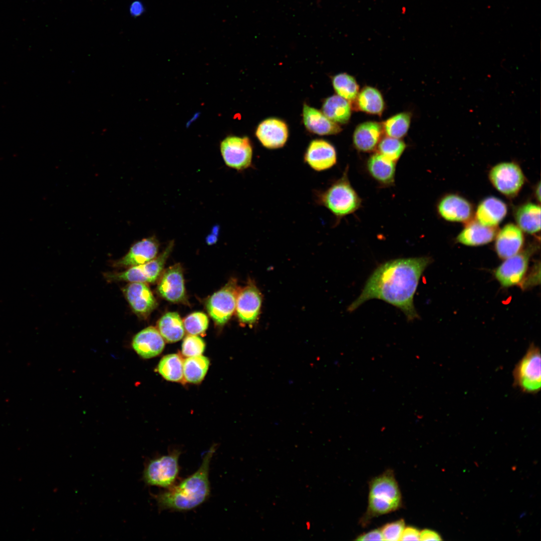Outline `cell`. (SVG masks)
Masks as SVG:
<instances>
[{
  "label": "cell",
  "instance_id": "1",
  "mask_svg": "<svg viewBox=\"0 0 541 541\" xmlns=\"http://www.w3.org/2000/svg\"><path fill=\"white\" fill-rule=\"evenodd\" d=\"M431 259L421 256L387 261L370 276L359 297L350 305L353 312L371 299L385 301L399 309L408 321L419 317L413 303L420 277Z\"/></svg>",
  "mask_w": 541,
  "mask_h": 541
},
{
  "label": "cell",
  "instance_id": "2",
  "mask_svg": "<svg viewBox=\"0 0 541 541\" xmlns=\"http://www.w3.org/2000/svg\"><path fill=\"white\" fill-rule=\"evenodd\" d=\"M216 450L212 446L204 454L198 469L177 484L154 496L159 509L188 511L204 503L210 494L209 479L211 460Z\"/></svg>",
  "mask_w": 541,
  "mask_h": 541
},
{
  "label": "cell",
  "instance_id": "3",
  "mask_svg": "<svg viewBox=\"0 0 541 541\" xmlns=\"http://www.w3.org/2000/svg\"><path fill=\"white\" fill-rule=\"evenodd\" d=\"M368 504L361 519L365 525L373 517L399 509L402 496L393 471L388 469L372 478L369 482Z\"/></svg>",
  "mask_w": 541,
  "mask_h": 541
},
{
  "label": "cell",
  "instance_id": "4",
  "mask_svg": "<svg viewBox=\"0 0 541 541\" xmlns=\"http://www.w3.org/2000/svg\"><path fill=\"white\" fill-rule=\"evenodd\" d=\"M347 166L342 175L325 190L314 191V199L318 205L327 208L336 217V222L357 210L362 200L349 179Z\"/></svg>",
  "mask_w": 541,
  "mask_h": 541
},
{
  "label": "cell",
  "instance_id": "5",
  "mask_svg": "<svg viewBox=\"0 0 541 541\" xmlns=\"http://www.w3.org/2000/svg\"><path fill=\"white\" fill-rule=\"evenodd\" d=\"M180 454L179 449H174L166 455L149 460L143 471L145 483L165 489L174 485L179 472Z\"/></svg>",
  "mask_w": 541,
  "mask_h": 541
},
{
  "label": "cell",
  "instance_id": "6",
  "mask_svg": "<svg viewBox=\"0 0 541 541\" xmlns=\"http://www.w3.org/2000/svg\"><path fill=\"white\" fill-rule=\"evenodd\" d=\"M540 353L531 345L513 371V385L525 393L535 394L541 386Z\"/></svg>",
  "mask_w": 541,
  "mask_h": 541
},
{
  "label": "cell",
  "instance_id": "7",
  "mask_svg": "<svg viewBox=\"0 0 541 541\" xmlns=\"http://www.w3.org/2000/svg\"><path fill=\"white\" fill-rule=\"evenodd\" d=\"M220 150L228 167L240 172L252 167L253 148L247 137L228 136L220 142Z\"/></svg>",
  "mask_w": 541,
  "mask_h": 541
},
{
  "label": "cell",
  "instance_id": "8",
  "mask_svg": "<svg viewBox=\"0 0 541 541\" xmlns=\"http://www.w3.org/2000/svg\"><path fill=\"white\" fill-rule=\"evenodd\" d=\"M239 290L236 281L231 279L207 300L206 309L216 325H224L234 313Z\"/></svg>",
  "mask_w": 541,
  "mask_h": 541
},
{
  "label": "cell",
  "instance_id": "9",
  "mask_svg": "<svg viewBox=\"0 0 541 541\" xmlns=\"http://www.w3.org/2000/svg\"><path fill=\"white\" fill-rule=\"evenodd\" d=\"M489 177L494 187L508 196L516 195L524 181L521 169L512 162H503L494 166L490 171Z\"/></svg>",
  "mask_w": 541,
  "mask_h": 541
},
{
  "label": "cell",
  "instance_id": "10",
  "mask_svg": "<svg viewBox=\"0 0 541 541\" xmlns=\"http://www.w3.org/2000/svg\"><path fill=\"white\" fill-rule=\"evenodd\" d=\"M262 303L261 293L253 282H250L237 294L236 312L239 322L252 325L258 320Z\"/></svg>",
  "mask_w": 541,
  "mask_h": 541
},
{
  "label": "cell",
  "instance_id": "11",
  "mask_svg": "<svg viewBox=\"0 0 541 541\" xmlns=\"http://www.w3.org/2000/svg\"><path fill=\"white\" fill-rule=\"evenodd\" d=\"M304 161L316 171L328 170L337 164L336 149L331 143L325 140H313L305 151Z\"/></svg>",
  "mask_w": 541,
  "mask_h": 541
},
{
  "label": "cell",
  "instance_id": "12",
  "mask_svg": "<svg viewBox=\"0 0 541 541\" xmlns=\"http://www.w3.org/2000/svg\"><path fill=\"white\" fill-rule=\"evenodd\" d=\"M157 291L162 298L170 302L187 301L183 270L180 264H175L165 270L158 283Z\"/></svg>",
  "mask_w": 541,
  "mask_h": 541
},
{
  "label": "cell",
  "instance_id": "13",
  "mask_svg": "<svg viewBox=\"0 0 541 541\" xmlns=\"http://www.w3.org/2000/svg\"><path fill=\"white\" fill-rule=\"evenodd\" d=\"M123 292L132 311L140 317H147L157 306L156 300L146 283H130Z\"/></svg>",
  "mask_w": 541,
  "mask_h": 541
},
{
  "label": "cell",
  "instance_id": "14",
  "mask_svg": "<svg viewBox=\"0 0 541 541\" xmlns=\"http://www.w3.org/2000/svg\"><path fill=\"white\" fill-rule=\"evenodd\" d=\"M255 135L261 145L269 149L283 147L289 136L288 128L283 121L277 118H268L258 126Z\"/></svg>",
  "mask_w": 541,
  "mask_h": 541
},
{
  "label": "cell",
  "instance_id": "15",
  "mask_svg": "<svg viewBox=\"0 0 541 541\" xmlns=\"http://www.w3.org/2000/svg\"><path fill=\"white\" fill-rule=\"evenodd\" d=\"M528 258L526 252L517 253L506 258L495 270L496 278L504 287L518 284L527 270Z\"/></svg>",
  "mask_w": 541,
  "mask_h": 541
},
{
  "label": "cell",
  "instance_id": "16",
  "mask_svg": "<svg viewBox=\"0 0 541 541\" xmlns=\"http://www.w3.org/2000/svg\"><path fill=\"white\" fill-rule=\"evenodd\" d=\"M159 242L154 236L143 238L134 243L128 252L115 265L131 267L146 263L154 259L158 251Z\"/></svg>",
  "mask_w": 541,
  "mask_h": 541
},
{
  "label": "cell",
  "instance_id": "17",
  "mask_svg": "<svg viewBox=\"0 0 541 541\" xmlns=\"http://www.w3.org/2000/svg\"><path fill=\"white\" fill-rule=\"evenodd\" d=\"M132 346L140 357L149 359L163 351L165 341L158 329L151 326L143 329L133 337Z\"/></svg>",
  "mask_w": 541,
  "mask_h": 541
},
{
  "label": "cell",
  "instance_id": "18",
  "mask_svg": "<svg viewBox=\"0 0 541 541\" xmlns=\"http://www.w3.org/2000/svg\"><path fill=\"white\" fill-rule=\"evenodd\" d=\"M437 210L440 215L447 221L464 222L472 214V207L464 198L455 194L445 196L439 202Z\"/></svg>",
  "mask_w": 541,
  "mask_h": 541
},
{
  "label": "cell",
  "instance_id": "19",
  "mask_svg": "<svg viewBox=\"0 0 541 541\" xmlns=\"http://www.w3.org/2000/svg\"><path fill=\"white\" fill-rule=\"evenodd\" d=\"M495 249L502 258H507L518 253L523 243L521 229L512 223L505 225L496 236Z\"/></svg>",
  "mask_w": 541,
  "mask_h": 541
},
{
  "label": "cell",
  "instance_id": "20",
  "mask_svg": "<svg viewBox=\"0 0 541 541\" xmlns=\"http://www.w3.org/2000/svg\"><path fill=\"white\" fill-rule=\"evenodd\" d=\"M383 127L378 122L368 121L359 125L354 131L353 144L360 151H373L378 146L383 132Z\"/></svg>",
  "mask_w": 541,
  "mask_h": 541
},
{
  "label": "cell",
  "instance_id": "21",
  "mask_svg": "<svg viewBox=\"0 0 541 541\" xmlns=\"http://www.w3.org/2000/svg\"><path fill=\"white\" fill-rule=\"evenodd\" d=\"M396 163L377 152L368 158L366 168L374 179L382 185L388 186L392 185L395 181Z\"/></svg>",
  "mask_w": 541,
  "mask_h": 541
},
{
  "label": "cell",
  "instance_id": "22",
  "mask_svg": "<svg viewBox=\"0 0 541 541\" xmlns=\"http://www.w3.org/2000/svg\"><path fill=\"white\" fill-rule=\"evenodd\" d=\"M304 125L311 132L320 135L336 134L341 131L337 123L333 122L319 110L304 104L303 109Z\"/></svg>",
  "mask_w": 541,
  "mask_h": 541
},
{
  "label": "cell",
  "instance_id": "23",
  "mask_svg": "<svg viewBox=\"0 0 541 541\" xmlns=\"http://www.w3.org/2000/svg\"><path fill=\"white\" fill-rule=\"evenodd\" d=\"M507 213L506 204L495 197H488L478 205L476 212V220L481 224L496 227L504 218Z\"/></svg>",
  "mask_w": 541,
  "mask_h": 541
},
{
  "label": "cell",
  "instance_id": "24",
  "mask_svg": "<svg viewBox=\"0 0 541 541\" xmlns=\"http://www.w3.org/2000/svg\"><path fill=\"white\" fill-rule=\"evenodd\" d=\"M496 227L484 225L473 221L465 225L458 234L457 240L460 243L470 246L484 244L490 242L496 234Z\"/></svg>",
  "mask_w": 541,
  "mask_h": 541
},
{
  "label": "cell",
  "instance_id": "25",
  "mask_svg": "<svg viewBox=\"0 0 541 541\" xmlns=\"http://www.w3.org/2000/svg\"><path fill=\"white\" fill-rule=\"evenodd\" d=\"M157 327L164 340L168 343L179 341L185 333L183 323L176 312L165 314L158 321Z\"/></svg>",
  "mask_w": 541,
  "mask_h": 541
},
{
  "label": "cell",
  "instance_id": "26",
  "mask_svg": "<svg viewBox=\"0 0 541 541\" xmlns=\"http://www.w3.org/2000/svg\"><path fill=\"white\" fill-rule=\"evenodd\" d=\"M323 113L335 123L345 124L348 122L351 114V105L349 101L339 95L327 98L322 106Z\"/></svg>",
  "mask_w": 541,
  "mask_h": 541
},
{
  "label": "cell",
  "instance_id": "27",
  "mask_svg": "<svg viewBox=\"0 0 541 541\" xmlns=\"http://www.w3.org/2000/svg\"><path fill=\"white\" fill-rule=\"evenodd\" d=\"M518 227L528 233L538 232L540 229V207L528 203L521 206L515 213Z\"/></svg>",
  "mask_w": 541,
  "mask_h": 541
},
{
  "label": "cell",
  "instance_id": "28",
  "mask_svg": "<svg viewBox=\"0 0 541 541\" xmlns=\"http://www.w3.org/2000/svg\"><path fill=\"white\" fill-rule=\"evenodd\" d=\"M357 105L361 111L380 115L384 108V102L380 92L376 89L367 86L358 93Z\"/></svg>",
  "mask_w": 541,
  "mask_h": 541
},
{
  "label": "cell",
  "instance_id": "29",
  "mask_svg": "<svg viewBox=\"0 0 541 541\" xmlns=\"http://www.w3.org/2000/svg\"><path fill=\"white\" fill-rule=\"evenodd\" d=\"M209 361L202 355L187 357L183 362V377L187 382L197 384L203 380L208 369Z\"/></svg>",
  "mask_w": 541,
  "mask_h": 541
},
{
  "label": "cell",
  "instance_id": "30",
  "mask_svg": "<svg viewBox=\"0 0 541 541\" xmlns=\"http://www.w3.org/2000/svg\"><path fill=\"white\" fill-rule=\"evenodd\" d=\"M183 362L182 358L178 354L167 355L160 361L157 370L166 380L179 382L183 378Z\"/></svg>",
  "mask_w": 541,
  "mask_h": 541
},
{
  "label": "cell",
  "instance_id": "31",
  "mask_svg": "<svg viewBox=\"0 0 541 541\" xmlns=\"http://www.w3.org/2000/svg\"><path fill=\"white\" fill-rule=\"evenodd\" d=\"M332 82L338 95L348 101L356 100L359 88L353 77L346 73L339 74L333 77Z\"/></svg>",
  "mask_w": 541,
  "mask_h": 541
},
{
  "label": "cell",
  "instance_id": "32",
  "mask_svg": "<svg viewBox=\"0 0 541 541\" xmlns=\"http://www.w3.org/2000/svg\"><path fill=\"white\" fill-rule=\"evenodd\" d=\"M410 120L409 113H399L385 121L382 125L383 129L388 136L400 139L407 133Z\"/></svg>",
  "mask_w": 541,
  "mask_h": 541
},
{
  "label": "cell",
  "instance_id": "33",
  "mask_svg": "<svg viewBox=\"0 0 541 541\" xmlns=\"http://www.w3.org/2000/svg\"><path fill=\"white\" fill-rule=\"evenodd\" d=\"M405 148V143L400 139L387 136L380 141L378 145V152L396 162Z\"/></svg>",
  "mask_w": 541,
  "mask_h": 541
},
{
  "label": "cell",
  "instance_id": "34",
  "mask_svg": "<svg viewBox=\"0 0 541 541\" xmlns=\"http://www.w3.org/2000/svg\"><path fill=\"white\" fill-rule=\"evenodd\" d=\"M207 316L202 312H194L187 316L183 322L184 329L190 335H197L205 332L208 326Z\"/></svg>",
  "mask_w": 541,
  "mask_h": 541
},
{
  "label": "cell",
  "instance_id": "35",
  "mask_svg": "<svg viewBox=\"0 0 541 541\" xmlns=\"http://www.w3.org/2000/svg\"><path fill=\"white\" fill-rule=\"evenodd\" d=\"M204 341L196 335L187 336L182 344V353L187 357L200 355L205 350Z\"/></svg>",
  "mask_w": 541,
  "mask_h": 541
},
{
  "label": "cell",
  "instance_id": "36",
  "mask_svg": "<svg viewBox=\"0 0 541 541\" xmlns=\"http://www.w3.org/2000/svg\"><path fill=\"white\" fill-rule=\"evenodd\" d=\"M405 527V521L402 518L384 524L380 528L383 540H400Z\"/></svg>",
  "mask_w": 541,
  "mask_h": 541
},
{
  "label": "cell",
  "instance_id": "37",
  "mask_svg": "<svg viewBox=\"0 0 541 541\" xmlns=\"http://www.w3.org/2000/svg\"><path fill=\"white\" fill-rule=\"evenodd\" d=\"M400 540H420V531L414 526L405 527Z\"/></svg>",
  "mask_w": 541,
  "mask_h": 541
},
{
  "label": "cell",
  "instance_id": "38",
  "mask_svg": "<svg viewBox=\"0 0 541 541\" xmlns=\"http://www.w3.org/2000/svg\"><path fill=\"white\" fill-rule=\"evenodd\" d=\"M356 540H383L380 529L376 528L358 535Z\"/></svg>",
  "mask_w": 541,
  "mask_h": 541
},
{
  "label": "cell",
  "instance_id": "39",
  "mask_svg": "<svg viewBox=\"0 0 541 541\" xmlns=\"http://www.w3.org/2000/svg\"><path fill=\"white\" fill-rule=\"evenodd\" d=\"M442 540L440 535L437 532L433 530L424 529L420 531V540Z\"/></svg>",
  "mask_w": 541,
  "mask_h": 541
},
{
  "label": "cell",
  "instance_id": "40",
  "mask_svg": "<svg viewBox=\"0 0 541 541\" xmlns=\"http://www.w3.org/2000/svg\"><path fill=\"white\" fill-rule=\"evenodd\" d=\"M218 228H215L212 230V233L206 238V242L208 244H212L216 242L217 237Z\"/></svg>",
  "mask_w": 541,
  "mask_h": 541
},
{
  "label": "cell",
  "instance_id": "41",
  "mask_svg": "<svg viewBox=\"0 0 541 541\" xmlns=\"http://www.w3.org/2000/svg\"><path fill=\"white\" fill-rule=\"evenodd\" d=\"M131 11L135 15H139L142 11V7L140 3H136L132 6Z\"/></svg>",
  "mask_w": 541,
  "mask_h": 541
},
{
  "label": "cell",
  "instance_id": "42",
  "mask_svg": "<svg viewBox=\"0 0 541 541\" xmlns=\"http://www.w3.org/2000/svg\"><path fill=\"white\" fill-rule=\"evenodd\" d=\"M536 196H537V197L538 198V201H540V183L538 184V186L536 188Z\"/></svg>",
  "mask_w": 541,
  "mask_h": 541
},
{
  "label": "cell",
  "instance_id": "43",
  "mask_svg": "<svg viewBox=\"0 0 541 541\" xmlns=\"http://www.w3.org/2000/svg\"><path fill=\"white\" fill-rule=\"evenodd\" d=\"M307 526H308V528L309 529L310 528V523H308Z\"/></svg>",
  "mask_w": 541,
  "mask_h": 541
}]
</instances>
